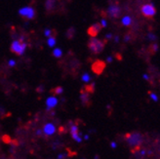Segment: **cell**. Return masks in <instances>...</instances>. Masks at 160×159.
Wrapping results in <instances>:
<instances>
[{
	"label": "cell",
	"instance_id": "cell-36",
	"mask_svg": "<svg viewBox=\"0 0 160 159\" xmlns=\"http://www.w3.org/2000/svg\"><path fill=\"white\" fill-rule=\"evenodd\" d=\"M141 154H142V155H145V154H146V152H145V150H142V152H141Z\"/></svg>",
	"mask_w": 160,
	"mask_h": 159
},
{
	"label": "cell",
	"instance_id": "cell-19",
	"mask_svg": "<svg viewBox=\"0 0 160 159\" xmlns=\"http://www.w3.org/2000/svg\"><path fill=\"white\" fill-rule=\"evenodd\" d=\"M77 133H78V127H77V125L70 126V134L74 135V134H77Z\"/></svg>",
	"mask_w": 160,
	"mask_h": 159
},
{
	"label": "cell",
	"instance_id": "cell-5",
	"mask_svg": "<svg viewBox=\"0 0 160 159\" xmlns=\"http://www.w3.org/2000/svg\"><path fill=\"white\" fill-rule=\"evenodd\" d=\"M142 13L147 18H152L156 14V9L153 4H146L142 7Z\"/></svg>",
	"mask_w": 160,
	"mask_h": 159
},
{
	"label": "cell",
	"instance_id": "cell-2",
	"mask_svg": "<svg viewBox=\"0 0 160 159\" xmlns=\"http://www.w3.org/2000/svg\"><path fill=\"white\" fill-rule=\"evenodd\" d=\"M106 43L102 42V40H99V39L96 38H91L88 41V48L90 49V51L93 54H100L101 52H102L103 48H105Z\"/></svg>",
	"mask_w": 160,
	"mask_h": 159
},
{
	"label": "cell",
	"instance_id": "cell-34",
	"mask_svg": "<svg viewBox=\"0 0 160 159\" xmlns=\"http://www.w3.org/2000/svg\"><path fill=\"white\" fill-rule=\"evenodd\" d=\"M143 78H145L146 80H149V79H148V76L147 74H143Z\"/></svg>",
	"mask_w": 160,
	"mask_h": 159
},
{
	"label": "cell",
	"instance_id": "cell-11",
	"mask_svg": "<svg viewBox=\"0 0 160 159\" xmlns=\"http://www.w3.org/2000/svg\"><path fill=\"white\" fill-rule=\"evenodd\" d=\"M80 94H81V96H80V98H81V101L83 102L84 106H88L87 102H90V100H89V93H87L86 91L84 90H81L80 91Z\"/></svg>",
	"mask_w": 160,
	"mask_h": 159
},
{
	"label": "cell",
	"instance_id": "cell-20",
	"mask_svg": "<svg viewBox=\"0 0 160 159\" xmlns=\"http://www.w3.org/2000/svg\"><path fill=\"white\" fill-rule=\"evenodd\" d=\"M2 141L5 142V144H11V138L8 136V135H4V136L2 137Z\"/></svg>",
	"mask_w": 160,
	"mask_h": 159
},
{
	"label": "cell",
	"instance_id": "cell-21",
	"mask_svg": "<svg viewBox=\"0 0 160 159\" xmlns=\"http://www.w3.org/2000/svg\"><path fill=\"white\" fill-rule=\"evenodd\" d=\"M82 80L84 81V82H89L90 80H91V76L88 74V73H84L83 75H82Z\"/></svg>",
	"mask_w": 160,
	"mask_h": 159
},
{
	"label": "cell",
	"instance_id": "cell-6",
	"mask_svg": "<svg viewBox=\"0 0 160 159\" xmlns=\"http://www.w3.org/2000/svg\"><path fill=\"white\" fill-rule=\"evenodd\" d=\"M19 14L22 17H26L29 20H32L35 17V10L31 7H25L19 10Z\"/></svg>",
	"mask_w": 160,
	"mask_h": 159
},
{
	"label": "cell",
	"instance_id": "cell-35",
	"mask_svg": "<svg viewBox=\"0 0 160 159\" xmlns=\"http://www.w3.org/2000/svg\"><path fill=\"white\" fill-rule=\"evenodd\" d=\"M37 91H38V92H43V88H42V86H41V88H37Z\"/></svg>",
	"mask_w": 160,
	"mask_h": 159
},
{
	"label": "cell",
	"instance_id": "cell-22",
	"mask_svg": "<svg viewBox=\"0 0 160 159\" xmlns=\"http://www.w3.org/2000/svg\"><path fill=\"white\" fill-rule=\"evenodd\" d=\"M148 94H149V96H150V98H151V99H152L153 101H155V102H157V101H158V97L156 96V95H155L154 93H152V92H149Z\"/></svg>",
	"mask_w": 160,
	"mask_h": 159
},
{
	"label": "cell",
	"instance_id": "cell-25",
	"mask_svg": "<svg viewBox=\"0 0 160 159\" xmlns=\"http://www.w3.org/2000/svg\"><path fill=\"white\" fill-rule=\"evenodd\" d=\"M51 33H52V30L51 29H46L45 30V35L46 36H48V37L51 36Z\"/></svg>",
	"mask_w": 160,
	"mask_h": 159
},
{
	"label": "cell",
	"instance_id": "cell-18",
	"mask_svg": "<svg viewBox=\"0 0 160 159\" xmlns=\"http://www.w3.org/2000/svg\"><path fill=\"white\" fill-rule=\"evenodd\" d=\"M74 32H75V29L73 28V27H71V28H69L68 30V39H71L73 37V35H74Z\"/></svg>",
	"mask_w": 160,
	"mask_h": 159
},
{
	"label": "cell",
	"instance_id": "cell-17",
	"mask_svg": "<svg viewBox=\"0 0 160 159\" xmlns=\"http://www.w3.org/2000/svg\"><path fill=\"white\" fill-rule=\"evenodd\" d=\"M122 23H123V26H129V25H131V18L128 17V16H126V17H124L123 20H122Z\"/></svg>",
	"mask_w": 160,
	"mask_h": 159
},
{
	"label": "cell",
	"instance_id": "cell-28",
	"mask_svg": "<svg viewBox=\"0 0 160 159\" xmlns=\"http://www.w3.org/2000/svg\"><path fill=\"white\" fill-rule=\"evenodd\" d=\"M115 58L117 59V60H119V61H121L122 60V57H121V55H120V54H115Z\"/></svg>",
	"mask_w": 160,
	"mask_h": 159
},
{
	"label": "cell",
	"instance_id": "cell-8",
	"mask_svg": "<svg viewBox=\"0 0 160 159\" xmlns=\"http://www.w3.org/2000/svg\"><path fill=\"white\" fill-rule=\"evenodd\" d=\"M108 15L112 18H118L120 15V9L117 4H111L108 7Z\"/></svg>",
	"mask_w": 160,
	"mask_h": 159
},
{
	"label": "cell",
	"instance_id": "cell-16",
	"mask_svg": "<svg viewBox=\"0 0 160 159\" xmlns=\"http://www.w3.org/2000/svg\"><path fill=\"white\" fill-rule=\"evenodd\" d=\"M62 52L60 48H56L53 51V56L55 58H60V57H62Z\"/></svg>",
	"mask_w": 160,
	"mask_h": 159
},
{
	"label": "cell",
	"instance_id": "cell-32",
	"mask_svg": "<svg viewBox=\"0 0 160 159\" xmlns=\"http://www.w3.org/2000/svg\"><path fill=\"white\" fill-rule=\"evenodd\" d=\"M37 136H41V135H42V131L41 130H37Z\"/></svg>",
	"mask_w": 160,
	"mask_h": 159
},
{
	"label": "cell",
	"instance_id": "cell-9",
	"mask_svg": "<svg viewBox=\"0 0 160 159\" xmlns=\"http://www.w3.org/2000/svg\"><path fill=\"white\" fill-rule=\"evenodd\" d=\"M43 131L44 133L47 135H53L55 132H56V128H55V126L51 123H48L44 126V128H43Z\"/></svg>",
	"mask_w": 160,
	"mask_h": 159
},
{
	"label": "cell",
	"instance_id": "cell-31",
	"mask_svg": "<svg viewBox=\"0 0 160 159\" xmlns=\"http://www.w3.org/2000/svg\"><path fill=\"white\" fill-rule=\"evenodd\" d=\"M111 62H112V58H111V57H108V58L107 59V62H108V63H110Z\"/></svg>",
	"mask_w": 160,
	"mask_h": 159
},
{
	"label": "cell",
	"instance_id": "cell-4",
	"mask_svg": "<svg viewBox=\"0 0 160 159\" xmlns=\"http://www.w3.org/2000/svg\"><path fill=\"white\" fill-rule=\"evenodd\" d=\"M106 67H107V62H103L102 60H97V61H95L93 62L92 70H93V72L95 74L101 75L103 72V70H105Z\"/></svg>",
	"mask_w": 160,
	"mask_h": 159
},
{
	"label": "cell",
	"instance_id": "cell-14",
	"mask_svg": "<svg viewBox=\"0 0 160 159\" xmlns=\"http://www.w3.org/2000/svg\"><path fill=\"white\" fill-rule=\"evenodd\" d=\"M51 93H53L54 95H61L63 93V89H62V87L59 86V87H56L54 90H52Z\"/></svg>",
	"mask_w": 160,
	"mask_h": 159
},
{
	"label": "cell",
	"instance_id": "cell-15",
	"mask_svg": "<svg viewBox=\"0 0 160 159\" xmlns=\"http://www.w3.org/2000/svg\"><path fill=\"white\" fill-rule=\"evenodd\" d=\"M56 38L54 37V36H49V38H48V41H47V43H48V45H49L50 47H54L55 45H56Z\"/></svg>",
	"mask_w": 160,
	"mask_h": 159
},
{
	"label": "cell",
	"instance_id": "cell-13",
	"mask_svg": "<svg viewBox=\"0 0 160 159\" xmlns=\"http://www.w3.org/2000/svg\"><path fill=\"white\" fill-rule=\"evenodd\" d=\"M85 91L89 94H93L95 91V83H92L90 85H86L85 86Z\"/></svg>",
	"mask_w": 160,
	"mask_h": 159
},
{
	"label": "cell",
	"instance_id": "cell-30",
	"mask_svg": "<svg viewBox=\"0 0 160 159\" xmlns=\"http://www.w3.org/2000/svg\"><path fill=\"white\" fill-rule=\"evenodd\" d=\"M110 147H112V148H115L116 147V144L114 142H110Z\"/></svg>",
	"mask_w": 160,
	"mask_h": 159
},
{
	"label": "cell",
	"instance_id": "cell-3",
	"mask_svg": "<svg viewBox=\"0 0 160 159\" xmlns=\"http://www.w3.org/2000/svg\"><path fill=\"white\" fill-rule=\"evenodd\" d=\"M27 48V44L23 43L22 40H15L12 44H11V52L17 54L18 56H22L26 51Z\"/></svg>",
	"mask_w": 160,
	"mask_h": 159
},
{
	"label": "cell",
	"instance_id": "cell-12",
	"mask_svg": "<svg viewBox=\"0 0 160 159\" xmlns=\"http://www.w3.org/2000/svg\"><path fill=\"white\" fill-rule=\"evenodd\" d=\"M55 1L56 0H47L46 1V9L47 11H51L54 6H55Z\"/></svg>",
	"mask_w": 160,
	"mask_h": 159
},
{
	"label": "cell",
	"instance_id": "cell-27",
	"mask_svg": "<svg viewBox=\"0 0 160 159\" xmlns=\"http://www.w3.org/2000/svg\"><path fill=\"white\" fill-rule=\"evenodd\" d=\"M101 26H102V27H107V22H106V20H102V21L101 22Z\"/></svg>",
	"mask_w": 160,
	"mask_h": 159
},
{
	"label": "cell",
	"instance_id": "cell-29",
	"mask_svg": "<svg viewBox=\"0 0 160 159\" xmlns=\"http://www.w3.org/2000/svg\"><path fill=\"white\" fill-rule=\"evenodd\" d=\"M124 40H125V41H129V40H130V34L125 35V37H124Z\"/></svg>",
	"mask_w": 160,
	"mask_h": 159
},
{
	"label": "cell",
	"instance_id": "cell-1",
	"mask_svg": "<svg viewBox=\"0 0 160 159\" xmlns=\"http://www.w3.org/2000/svg\"><path fill=\"white\" fill-rule=\"evenodd\" d=\"M125 139L127 140L128 144L133 147V152H136L140 149V146L142 144V135L139 133H128L125 135Z\"/></svg>",
	"mask_w": 160,
	"mask_h": 159
},
{
	"label": "cell",
	"instance_id": "cell-26",
	"mask_svg": "<svg viewBox=\"0 0 160 159\" xmlns=\"http://www.w3.org/2000/svg\"><path fill=\"white\" fill-rule=\"evenodd\" d=\"M8 63H9V67H15L16 62H15L14 60H10V61H9V62H8Z\"/></svg>",
	"mask_w": 160,
	"mask_h": 159
},
{
	"label": "cell",
	"instance_id": "cell-24",
	"mask_svg": "<svg viewBox=\"0 0 160 159\" xmlns=\"http://www.w3.org/2000/svg\"><path fill=\"white\" fill-rule=\"evenodd\" d=\"M151 48H152V52L153 53H156V51L158 50V45L157 44H153L152 46H151Z\"/></svg>",
	"mask_w": 160,
	"mask_h": 159
},
{
	"label": "cell",
	"instance_id": "cell-33",
	"mask_svg": "<svg viewBox=\"0 0 160 159\" xmlns=\"http://www.w3.org/2000/svg\"><path fill=\"white\" fill-rule=\"evenodd\" d=\"M114 41H115V42H118V41H119V36H115V37H114Z\"/></svg>",
	"mask_w": 160,
	"mask_h": 159
},
{
	"label": "cell",
	"instance_id": "cell-10",
	"mask_svg": "<svg viewBox=\"0 0 160 159\" xmlns=\"http://www.w3.org/2000/svg\"><path fill=\"white\" fill-rule=\"evenodd\" d=\"M46 104H47V109L48 110H50L51 108H53V107H55L56 106H57V104H58V100L56 99L55 97H50L49 99H47V101H46Z\"/></svg>",
	"mask_w": 160,
	"mask_h": 159
},
{
	"label": "cell",
	"instance_id": "cell-23",
	"mask_svg": "<svg viewBox=\"0 0 160 159\" xmlns=\"http://www.w3.org/2000/svg\"><path fill=\"white\" fill-rule=\"evenodd\" d=\"M148 37L150 39V40H156V39H157V37L154 34H152V33H148Z\"/></svg>",
	"mask_w": 160,
	"mask_h": 159
},
{
	"label": "cell",
	"instance_id": "cell-37",
	"mask_svg": "<svg viewBox=\"0 0 160 159\" xmlns=\"http://www.w3.org/2000/svg\"><path fill=\"white\" fill-rule=\"evenodd\" d=\"M84 139H85V140H88V139H89V136H88V135H86V136L84 137Z\"/></svg>",
	"mask_w": 160,
	"mask_h": 159
},
{
	"label": "cell",
	"instance_id": "cell-7",
	"mask_svg": "<svg viewBox=\"0 0 160 159\" xmlns=\"http://www.w3.org/2000/svg\"><path fill=\"white\" fill-rule=\"evenodd\" d=\"M102 27L101 26V23H95V25L91 26L89 28L87 29V33L89 34L91 37H96L99 34L100 31L102 30Z\"/></svg>",
	"mask_w": 160,
	"mask_h": 159
}]
</instances>
